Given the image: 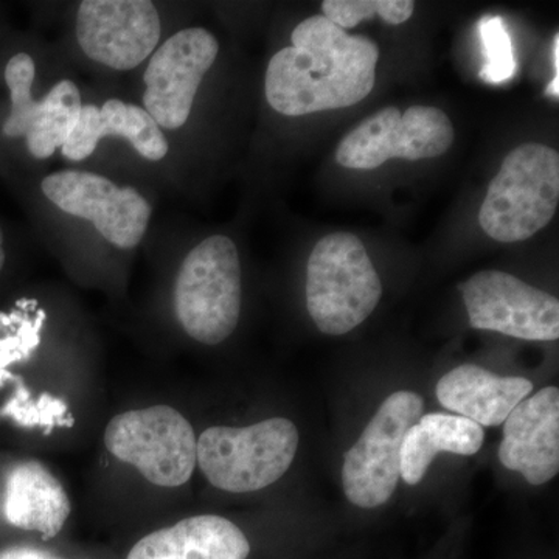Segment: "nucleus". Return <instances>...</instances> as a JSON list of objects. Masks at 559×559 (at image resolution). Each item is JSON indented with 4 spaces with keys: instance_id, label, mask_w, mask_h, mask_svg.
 <instances>
[{
    "instance_id": "nucleus-1",
    "label": "nucleus",
    "mask_w": 559,
    "mask_h": 559,
    "mask_svg": "<svg viewBox=\"0 0 559 559\" xmlns=\"http://www.w3.org/2000/svg\"><path fill=\"white\" fill-rule=\"evenodd\" d=\"M378 61L373 40L349 35L325 16L308 17L267 66V102L289 117L358 105L373 91Z\"/></svg>"
},
{
    "instance_id": "nucleus-2",
    "label": "nucleus",
    "mask_w": 559,
    "mask_h": 559,
    "mask_svg": "<svg viewBox=\"0 0 559 559\" xmlns=\"http://www.w3.org/2000/svg\"><path fill=\"white\" fill-rule=\"evenodd\" d=\"M307 308L322 333L342 336L370 318L380 304V275L362 241L348 231L326 235L307 267Z\"/></svg>"
},
{
    "instance_id": "nucleus-3",
    "label": "nucleus",
    "mask_w": 559,
    "mask_h": 559,
    "mask_svg": "<svg viewBox=\"0 0 559 559\" xmlns=\"http://www.w3.org/2000/svg\"><path fill=\"white\" fill-rule=\"evenodd\" d=\"M559 201V156L540 143L511 151L488 187L479 212L481 229L499 242H521L543 230Z\"/></svg>"
},
{
    "instance_id": "nucleus-4",
    "label": "nucleus",
    "mask_w": 559,
    "mask_h": 559,
    "mask_svg": "<svg viewBox=\"0 0 559 559\" xmlns=\"http://www.w3.org/2000/svg\"><path fill=\"white\" fill-rule=\"evenodd\" d=\"M175 311L201 344L218 345L234 333L241 312V263L230 238L213 235L186 257L176 277Z\"/></svg>"
},
{
    "instance_id": "nucleus-5",
    "label": "nucleus",
    "mask_w": 559,
    "mask_h": 559,
    "mask_svg": "<svg viewBox=\"0 0 559 559\" xmlns=\"http://www.w3.org/2000/svg\"><path fill=\"white\" fill-rule=\"evenodd\" d=\"M299 430L286 418H271L248 428L215 426L198 440L197 463L213 487L252 492L270 487L293 465Z\"/></svg>"
},
{
    "instance_id": "nucleus-6",
    "label": "nucleus",
    "mask_w": 559,
    "mask_h": 559,
    "mask_svg": "<svg viewBox=\"0 0 559 559\" xmlns=\"http://www.w3.org/2000/svg\"><path fill=\"white\" fill-rule=\"evenodd\" d=\"M105 444L114 457L157 487L176 488L193 474L198 440L187 418L170 406L116 415L105 430Z\"/></svg>"
},
{
    "instance_id": "nucleus-7",
    "label": "nucleus",
    "mask_w": 559,
    "mask_h": 559,
    "mask_svg": "<svg viewBox=\"0 0 559 559\" xmlns=\"http://www.w3.org/2000/svg\"><path fill=\"white\" fill-rule=\"evenodd\" d=\"M425 401L415 392L392 393L381 404L359 440L345 454L342 485L359 509L388 502L401 479V447L407 430L418 421Z\"/></svg>"
},
{
    "instance_id": "nucleus-8",
    "label": "nucleus",
    "mask_w": 559,
    "mask_h": 559,
    "mask_svg": "<svg viewBox=\"0 0 559 559\" xmlns=\"http://www.w3.org/2000/svg\"><path fill=\"white\" fill-rule=\"evenodd\" d=\"M450 117L432 106H412L406 112L384 108L348 132L336 151L337 164L348 170H374L388 160L432 159L454 143Z\"/></svg>"
},
{
    "instance_id": "nucleus-9",
    "label": "nucleus",
    "mask_w": 559,
    "mask_h": 559,
    "mask_svg": "<svg viewBox=\"0 0 559 559\" xmlns=\"http://www.w3.org/2000/svg\"><path fill=\"white\" fill-rule=\"evenodd\" d=\"M473 329L524 341H557L559 301L502 271H480L460 285Z\"/></svg>"
},
{
    "instance_id": "nucleus-10",
    "label": "nucleus",
    "mask_w": 559,
    "mask_h": 559,
    "mask_svg": "<svg viewBox=\"0 0 559 559\" xmlns=\"http://www.w3.org/2000/svg\"><path fill=\"white\" fill-rule=\"evenodd\" d=\"M40 189L62 212L91 221L116 248H135L148 229V201L138 190L120 189L95 173H53L43 180Z\"/></svg>"
},
{
    "instance_id": "nucleus-11",
    "label": "nucleus",
    "mask_w": 559,
    "mask_h": 559,
    "mask_svg": "<svg viewBox=\"0 0 559 559\" xmlns=\"http://www.w3.org/2000/svg\"><path fill=\"white\" fill-rule=\"evenodd\" d=\"M218 51V40L204 28L175 33L154 51L143 75V105L160 128L179 130L187 123L202 79Z\"/></svg>"
},
{
    "instance_id": "nucleus-12",
    "label": "nucleus",
    "mask_w": 559,
    "mask_h": 559,
    "mask_svg": "<svg viewBox=\"0 0 559 559\" xmlns=\"http://www.w3.org/2000/svg\"><path fill=\"white\" fill-rule=\"evenodd\" d=\"M160 17L148 0H84L76 13V38L92 61L131 70L153 55Z\"/></svg>"
},
{
    "instance_id": "nucleus-13",
    "label": "nucleus",
    "mask_w": 559,
    "mask_h": 559,
    "mask_svg": "<svg viewBox=\"0 0 559 559\" xmlns=\"http://www.w3.org/2000/svg\"><path fill=\"white\" fill-rule=\"evenodd\" d=\"M499 460L530 485H544L559 471V390L546 388L521 401L506 421Z\"/></svg>"
},
{
    "instance_id": "nucleus-14",
    "label": "nucleus",
    "mask_w": 559,
    "mask_h": 559,
    "mask_svg": "<svg viewBox=\"0 0 559 559\" xmlns=\"http://www.w3.org/2000/svg\"><path fill=\"white\" fill-rule=\"evenodd\" d=\"M109 135L127 139L148 160H162L168 154L164 132L145 109L110 98L103 108L95 105L81 108L79 123L62 145V156L73 162L84 160Z\"/></svg>"
},
{
    "instance_id": "nucleus-15",
    "label": "nucleus",
    "mask_w": 559,
    "mask_h": 559,
    "mask_svg": "<svg viewBox=\"0 0 559 559\" xmlns=\"http://www.w3.org/2000/svg\"><path fill=\"white\" fill-rule=\"evenodd\" d=\"M532 392V381L525 378L499 377L473 364L448 371L437 384L441 406L479 426L502 425Z\"/></svg>"
},
{
    "instance_id": "nucleus-16",
    "label": "nucleus",
    "mask_w": 559,
    "mask_h": 559,
    "mask_svg": "<svg viewBox=\"0 0 559 559\" xmlns=\"http://www.w3.org/2000/svg\"><path fill=\"white\" fill-rule=\"evenodd\" d=\"M250 544L226 518L202 514L150 533L127 559H248Z\"/></svg>"
},
{
    "instance_id": "nucleus-17",
    "label": "nucleus",
    "mask_w": 559,
    "mask_h": 559,
    "mask_svg": "<svg viewBox=\"0 0 559 559\" xmlns=\"http://www.w3.org/2000/svg\"><path fill=\"white\" fill-rule=\"evenodd\" d=\"M70 500L61 481L36 460L17 463L7 474L3 514L14 527L53 539L68 521Z\"/></svg>"
},
{
    "instance_id": "nucleus-18",
    "label": "nucleus",
    "mask_w": 559,
    "mask_h": 559,
    "mask_svg": "<svg viewBox=\"0 0 559 559\" xmlns=\"http://www.w3.org/2000/svg\"><path fill=\"white\" fill-rule=\"evenodd\" d=\"M484 437L481 426L460 415L441 412L421 415L404 436L401 447V479L407 485L419 484L440 452L477 454Z\"/></svg>"
},
{
    "instance_id": "nucleus-19",
    "label": "nucleus",
    "mask_w": 559,
    "mask_h": 559,
    "mask_svg": "<svg viewBox=\"0 0 559 559\" xmlns=\"http://www.w3.org/2000/svg\"><path fill=\"white\" fill-rule=\"evenodd\" d=\"M79 87L62 80L39 102L38 116L27 132V148L36 159H47L55 150L62 148L80 119Z\"/></svg>"
},
{
    "instance_id": "nucleus-20",
    "label": "nucleus",
    "mask_w": 559,
    "mask_h": 559,
    "mask_svg": "<svg viewBox=\"0 0 559 559\" xmlns=\"http://www.w3.org/2000/svg\"><path fill=\"white\" fill-rule=\"evenodd\" d=\"M46 319V311L32 299H22L10 312H0V385L13 377L7 367L27 360L39 347Z\"/></svg>"
},
{
    "instance_id": "nucleus-21",
    "label": "nucleus",
    "mask_w": 559,
    "mask_h": 559,
    "mask_svg": "<svg viewBox=\"0 0 559 559\" xmlns=\"http://www.w3.org/2000/svg\"><path fill=\"white\" fill-rule=\"evenodd\" d=\"M16 384L13 399L3 406L0 415L13 419L17 426L25 429H43L46 436L57 428H72L75 418L69 411V404L50 393H43L33 399L31 389L24 384L22 378L13 374L11 380Z\"/></svg>"
},
{
    "instance_id": "nucleus-22",
    "label": "nucleus",
    "mask_w": 559,
    "mask_h": 559,
    "mask_svg": "<svg viewBox=\"0 0 559 559\" xmlns=\"http://www.w3.org/2000/svg\"><path fill=\"white\" fill-rule=\"evenodd\" d=\"M5 81L11 95V112L3 124V134L13 139L25 138L39 110V102L32 95L35 61L31 55L17 53L11 58L5 68Z\"/></svg>"
},
{
    "instance_id": "nucleus-23",
    "label": "nucleus",
    "mask_w": 559,
    "mask_h": 559,
    "mask_svg": "<svg viewBox=\"0 0 559 559\" xmlns=\"http://www.w3.org/2000/svg\"><path fill=\"white\" fill-rule=\"evenodd\" d=\"M414 10L412 0H325L322 3V16L342 31L355 28L359 22L373 16H380L390 25L404 24Z\"/></svg>"
},
{
    "instance_id": "nucleus-24",
    "label": "nucleus",
    "mask_w": 559,
    "mask_h": 559,
    "mask_svg": "<svg viewBox=\"0 0 559 559\" xmlns=\"http://www.w3.org/2000/svg\"><path fill=\"white\" fill-rule=\"evenodd\" d=\"M481 46H484L485 62L480 72L481 79L487 83H503L513 79L516 73L513 44L502 17L487 16L479 22Z\"/></svg>"
},
{
    "instance_id": "nucleus-25",
    "label": "nucleus",
    "mask_w": 559,
    "mask_h": 559,
    "mask_svg": "<svg viewBox=\"0 0 559 559\" xmlns=\"http://www.w3.org/2000/svg\"><path fill=\"white\" fill-rule=\"evenodd\" d=\"M0 559H61L51 557L47 551L28 546H11L0 550Z\"/></svg>"
},
{
    "instance_id": "nucleus-26",
    "label": "nucleus",
    "mask_w": 559,
    "mask_h": 559,
    "mask_svg": "<svg viewBox=\"0 0 559 559\" xmlns=\"http://www.w3.org/2000/svg\"><path fill=\"white\" fill-rule=\"evenodd\" d=\"M546 94L549 95V97H559V75H555V79L550 81Z\"/></svg>"
},
{
    "instance_id": "nucleus-27",
    "label": "nucleus",
    "mask_w": 559,
    "mask_h": 559,
    "mask_svg": "<svg viewBox=\"0 0 559 559\" xmlns=\"http://www.w3.org/2000/svg\"><path fill=\"white\" fill-rule=\"evenodd\" d=\"M554 64H555V75H559V35H555L554 43Z\"/></svg>"
},
{
    "instance_id": "nucleus-28",
    "label": "nucleus",
    "mask_w": 559,
    "mask_h": 559,
    "mask_svg": "<svg viewBox=\"0 0 559 559\" xmlns=\"http://www.w3.org/2000/svg\"><path fill=\"white\" fill-rule=\"evenodd\" d=\"M3 263H5V252H3V234L0 229V271H2Z\"/></svg>"
}]
</instances>
